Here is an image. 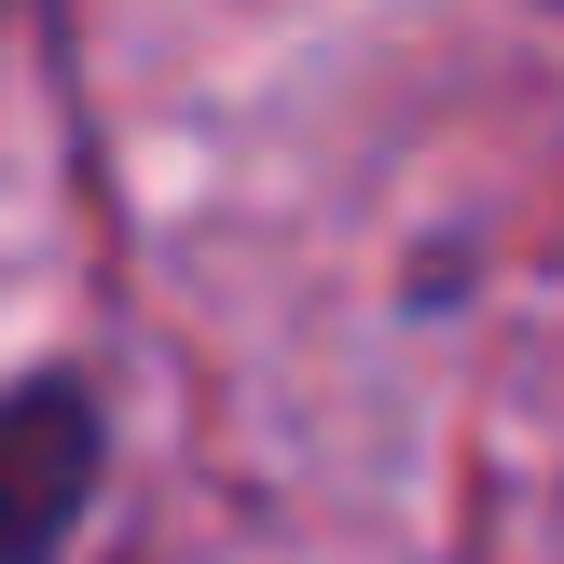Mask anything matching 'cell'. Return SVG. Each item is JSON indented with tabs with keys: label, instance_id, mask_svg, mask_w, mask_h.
Instances as JSON below:
<instances>
[{
	"label": "cell",
	"instance_id": "6da1fadb",
	"mask_svg": "<svg viewBox=\"0 0 564 564\" xmlns=\"http://www.w3.org/2000/svg\"><path fill=\"white\" fill-rule=\"evenodd\" d=\"M97 482H110L97 386L83 372H14L0 386V564H69Z\"/></svg>",
	"mask_w": 564,
	"mask_h": 564
}]
</instances>
